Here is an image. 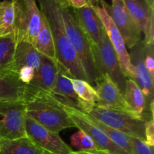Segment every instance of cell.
<instances>
[{
	"instance_id": "obj_13",
	"label": "cell",
	"mask_w": 154,
	"mask_h": 154,
	"mask_svg": "<svg viewBox=\"0 0 154 154\" xmlns=\"http://www.w3.org/2000/svg\"><path fill=\"white\" fill-rule=\"evenodd\" d=\"M58 72V62L42 55V63L38 70L25 87L24 102H27L40 93H49L55 84Z\"/></svg>"
},
{
	"instance_id": "obj_15",
	"label": "cell",
	"mask_w": 154,
	"mask_h": 154,
	"mask_svg": "<svg viewBox=\"0 0 154 154\" xmlns=\"http://www.w3.org/2000/svg\"><path fill=\"white\" fill-rule=\"evenodd\" d=\"M128 11L141 33L145 44H153L154 42V8L146 0H123Z\"/></svg>"
},
{
	"instance_id": "obj_17",
	"label": "cell",
	"mask_w": 154,
	"mask_h": 154,
	"mask_svg": "<svg viewBox=\"0 0 154 154\" xmlns=\"http://www.w3.org/2000/svg\"><path fill=\"white\" fill-rule=\"evenodd\" d=\"M93 88L98 96L96 107L127 111L123 94L108 75H103Z\"/></svg>"
},
{
	"instance_id": "obj_14",
	"label": "cell",
	"mask_w": 154,
	"mask_h": 154,
	"mask_svg": "<svg viewBox=\"0 0 154 154\" xmlns=\"http://www.w3.org/2000/svg\"><path fill=\"white\" fill-rule=\"evenodd\" d=\"M144 48L145 43L141 39L130 48L129 55L134 69L133 81L144 93L147 102V110H148L147 105L153 102V78L144 66Z\"/></svg>"
},
{
	"instance_id": "obj_33",
	"label": "cell",
	"mask_w": 154,
	"mask_h": 154,
	"mask_svg": "<svg viewBox=\"0 0 154 154\" xmlns=\"http://www.w3.org/2000/svg\"><path fill=\"white\" fill-rule=\"evenodd\" d=\"M99 2H100V0H87V5H89L91 7L99 6Z\"/></svg>"
},
{
	"instance_id": "obj_2",
	"label": "cell",
	"mask_w": 154,
	"mask_h": 154,
	"mask_svg": "<svg viewBox=\"0 0 154 154\" xmlns=\"http://www.w3.org/2000/svg\"><path fill=\"white\" fill-rule=\"evenodd\" d=\"M60 11L68 39L79 58L87 81L94 87L100 76L95 63L91 43L75 17L72 8L60 5Z\"/></svg>"
},
{
	"instance_id": "obj_35",
	"label": "cell",
	"mask_w": 154,
	"mask_h": 154,
	"mask_svg": "<svg viewBox=\"0 0 154 154\" xmlns=\"http://www.w3.org/2000/svg\"><path fill=\"white\" fill-rule=\"evenodd\" d=\"M146 1L152 8H154V0H146Z\"/></svg>"
},
{
	"instance_id": "obj_20",
	"label": "cell",
	"mask_w": 154,
	"mask_h": 154,
	"mask_svg": "<svg viewBox=\"0 0 154 154\" xmlns=\"http://www.w3.org/2000/svg\"><path fill=\"white\" fill-rule=\"evenodd\" d=\"M26 85L14 72H0V102L23 101Z\"/></svg>"
},
{
	"instance_id": "obj_30",
	"label": "cell",
	"mask_w": 154,
	"mask_h": 154,
	"mask_svg": "<svg viewBox=\"0 0 154 154\" xmlns=\"http://www.w3.org/2000/svg\"><path fill=\"white\" fill-rule=\"evenodd\" d=\"M145 141L148 145L154 146L153 118H150L145 121Z\"/></svg>"
},
{
	"instance_id": "obj_32",
	"label": "cell",
	"mask_w": 154,
	"mask_h": 154,
	"mask_svg": "<svg viewBox=\"0 0 154 154\" xmlns=\"http://www.w3.org/2000/svg\"><path fill=\"white\" fill-rule=\"evenodd\" d=\"M72 154H108L101 150L98 151H72Z\"/></svg>"
},
{
	"instance_id": "obj_3",
	"label": "cell",
	"mask_w": 154,
	"mask_h": 154,
	"mask_svg": "<svg viewBox=\"0 0 154 154\" xmlns=\"http://www.w3.org/2000/svg\"><path fill=\"white\" fill-rule=\"evenodd\" d=\"M25 103L27 117L51 132L75 127L64 107L48 93H38Z\"/></svg>"
},
{
	"instance_id": "obj_9",
	"label": "cell",
	"mask_w": 154,
	"mask_h": 154,
	"mask_svg": "<svg viewBox=\"0 0 154 154\" xmlns=\"http://www.w3.org/2000/svg\"><path fill=\"white\" fill-rule=\"evenodd\" d=\"M64 109L75 123V127L90 136L99 150L108 154H129L113 142L106 134L92 121L87 114L67 107H64Z\"/></svg>"
},
{
	"instance_id": "obj_27",
	"label": "cell",
	"mask_w": 154,
	"mask_h": 154,
	"mask_svg": "<svg viewBox=\"0 0 154 154\" xmlns=\"http://www.w3.org/2000/svg\"><path fill=\"white\" fill-rule=\"evenodd\" d=\"M71 144L78 151H98L99 148L90 136L82 130L75 132L70 138Z\"/></svg>"
},
{
	"instance_id": "obj_23",
	"label": "cell",
	"mask_w": 154,
	"mask_h": 154,
	"mask_svg": "<svg viewBox=\"0 0 154 154\" xmlns=\"http://www.w3.org/2000/svg\"><path fill=\"white\" fill-rule=\"evenodd\" d=\"M70 78L74 90L82 103L85 114H88L98 101L97 93L92 85L87 81L78 78Z\"/></svg>"
},
{
	"instance_id": "obj_24",
	"label": "cell",
	"mask_w": 154,
	"mask_h": 154,
	"mask_svg": "<svg viewBox=\"0 0 154 154\" xmlns=\"http://www.w3.org/2000/svg\"><path fill=\"white\" fill-rule=\"evenodd\" d=\"M16 45L17 40L14 35L0 36V72L1 73L14 72L12 71V67H13Z\"/></svg>"
},
{
	"instance_id": "obj_28",
	"label": "cell",
	"mask_w": 154,
	"mask_h": 154,
	"mask_svg": "<svg viewBox=\"0 0 154 154\" xmlns=\"http://www.w3.org/2000/svg\"><path fill=\"white\" fill-rule=\"evenodd\" d=\"M133 154H153V147L148 145L145 141L130 136Z\"/></svg>"
},
{
	"instance_id": "obj_34",
	"label": "cell",
	"mask_w": 154,
	"mask_h": 154,
	"mask_svg": "<svg viewBox=\"0 0 154 154\" xmlns=\"http://www.w3.org/2000/svg\"><path fill=\"white\" fill-rule=\"evenodd\" d=\"M57 1L63 7H71L69 0H57Z\"/></svg>"
},
{
	"instance_id": "obj_29",
	"label": "cell",
	"mask_w": 154,
	"mask_h": 154,
	"mask_svg": "<svg viewBox=\"0 0 154 154\" xmlns=\"http://www.w3.org/2000/svg\"><path fill=\"white\" fill-rule=\"evenodd\" d=\"M153 44H145L144 48V66L150 73V76L154 77V59Z\"/></svg>"
},
{
	"instance_id": "obj_31",
	"label": "cell",
	"mask_w": 154,
	"mask_h": 154,
	"mask_svg": "<svg viewBox=\"0 0 154 154\" xmlns=\"http://www.w3.org/2000/svg\"><path fill=\"white\" fill-rule=\"evenodd\" d=\"M71 7L73 8H80L85 6L87 3V0H69Z\"/></svg>"
},
{
	"instance_id": "obj_10",
	"label": "cell",
	"mask_w": 154,
	"mask_h": 154,
	"mask_svg": "<svg viewBox=\"0 0 154 154\" xmlns=\"http://www.w3.org/2000/svg\"><path fill=\"white\" fill-rule=\"evenodd\" d=\"M92 8L103 24L108 39L117 54L118 61L120 63V67H121L123 74L126 78H128V79L133 80L134 69L130 62L129 53L126 49L124 39L116 27L114 21L112 20L110 15L108 14V13L104 8H102V6L101 7L96 6V7Z\"/></svg>"
},
{
	"instance_id": "obj_7",
	"label": "cell",
	"mask_w": 154,
	"mask_h": 154,
	"mask_svg": "<svg viewBox=\"0 0 154 154\" xmlns=\"http://www.w3.org/2000/svg\"><path fill=\"white\" fill-rule=\"evenodd\" d=\"M26 117L24 101L0 102V138L13 140L26 136Z\"/></svg>"
},
{
	"instance_id": "obj_36",
	"label": "cell",
	"mask_w": 154,
	"mask_h": 154,
	"mask_svg": "<svg viewBox=\"0 0 154 154\" xmlns=\"http://www.w3.org/2000/svg\"><path fill=\"white\" fill-rule=\"evenodd\" d=\"M43 154H54V153H49V152H47V151H45V152H44Z\"/></svg>"
},
{
	"instance_id": "obj_8",
	"label": "cell",
	"mask_w": 154,
	"mask_h": 154,
	"mask_svg": "<svg viewBox=\"0 0 154 154\" xmlns=\"http://www.w3.org/2000/svg\"><path fill=\"white\" fill-rule=\"evenodd\" d=\"M111 1V5L104 0H100L99 3L114 21L116 27L124 39L126 46L130 49L141 39V32L128 11L123 0Z\"/></svg>"
},
{
	"instance_id": "obj_1",
	"label": "cell",
	"mask_w": 154,
	"mask_h": 154,
	"mask_svg": "<svg viewBox=\"0 0 154 154\" xmlns=\"http://www.w3.org/2000/svg\"><path fill=\"white\" fill-rule=\"evenodd\" d=\"M36 1L38 2L41 13L47 20L51 29L59 65L63 68L69 78L87 81L79 58L66 35L60 5L57 0Z\"/></svg>"
},
{
	"instance_id": "obj_18",
	"label": "cell",
	"mask_w": 154,
	"mask_h": 154,
	"mask_svg": "<svg viewBox=\"0 0 154 154\" xmlns=\"http://www.w3.org/2000/svg\"><path fill=\"white\" fill-rule=\"evenodd\" d=\"M75 16L81 28L87 34L92 46H98L105 32L102 21L93 8L89 5L80 8H73Z\"/></svg>"
},
{
	"instance_id": "obj_11",
	"label": "cell",
	"mask_w": 154,
	"mask_h": 154,
	"mask_svg": "<svg viewBox=\"0 0 154 154\" xmlns=\"http://www.w3.org/2000/svg\"><path fill=\"white\" fill-rule=\"evenodd\" d=\"M42 63V54L34 45L26 42H17L15 49L12 71L24 84L34 78Z\"/></svg>"
},
{
	"instance_id": "obj_12",
	"label": "cell",
	"mask_w": 154,
	"mask_h": 154,
	"mask_svg": "<svg viewBox=\"0 0 154 154\" xmlns=\"http://www.w3.org/2000/svg\"><path fill=\"white\" fill-rule=\"evenodd\" d=\"M26 136L32 140L38 147L54 154H72L73 150L63 141L59 133L48 130L26 117Z\"/></svg>"
},
{
	"instance_id": "obj_25",
	"label": "cell",
	"mask_w": 154,
	"mask_h": 154,
	"mask_svg": "<svg viewBox=\"0 0 154 154\" xmlns=\"http://www.w3.org/2000/svg\"><path fill=\"white\" fill-rule=\"evenodd\" d=\"M15 36V11L11 0L0 1V36Z\"/></svg>"
},
{
	"instance_id": "obj_16",
	"label": "cell",
	"mask_w": 154,
	"mask_h": 154,
	"mask_svg": "<svg viewBox=\"0 0 154 154\" xmlns=\"http://www.w3.org/2000/svg\"><path fill=\"white\" fill-rule=\"evenodd\" d=\"M48 94L63 106L85 114L82 103L74 90L70 78L60 65L55 84Z\"/></svg>"
},
{
	"instance_id": "obj_19",
	"label": "cell",
	"mask_w": 154,
	"mask_h": 154,
	"mask_svg": "<svg viewBox=\"0 0 154 154\" xmlns=\"http://www.w3.org/2000/svg\"><path fill=\"white\" fill-rule=\"evenodd\" d=\"M127 112L139 119L144 118L146 113L153 112L147 110V102L145 96L138 84L132 79H127L123 94Z\"/></svg>"
},
{
	"instance_id": "obj_21",
	"label": "cell",
	"mask_w": 154,
	"mask_h": 154,
	"mask_svg": "<svg viewBox=\"0 0 154 154\" xmlns=\"http://www.w3.org/2000/svg\"><path fill=\"white\" fill-rule=\"evenodd\" d=\"M0 150L2 154H43L45 152L27 136L13 140L0 138Z\"/></svg>"
},
{
	"instance_id": "obj_26",
	"label": "cell",
	"mask_w": 154,
	"mask_h": 154,
	"mask_svg": "<svg viewBox=\"0 0 154 154\" xmlns=\"http://www.w3.org/2000/svg\"><path fill=\"white\" fill-rule=\"evenodd\" d=\"M88 115V114H87ZM89 117L91 119L92 121L98 126L100 129H102L107 136L114 143H115L117 146L124 150L125 151L127 152L129 154H133L132 153V144H131L130 141V136L126 135L123 132H120L118 130L113 129V128L110 127V126H107V125L104 124L102 122L99 121L96 119L93 118L91 116L88 115Z\"/></svg>"
},
{
	"instance_id": "obj_22",
	"label": "cell",
	"mask_w": 154,
	"mask_h": 154,
	"mask_svg": "<svg viewBox=\"0 0 154 154\" xmlns=\"http://www.w3.org/2000/svg\"><path fill=\"white\" fill-rule=\"evenodd\" d=\"M34 47L42 55L57 61L55 45L48 22L42 15L41 26L37 34Z\"/></svg>"
},
{
	"instance_id": "obj_6",
	"label": "cell",
	"mask_w": 154,
	"mask_h": 154,
	"mask_svg": "<svg viewBox=\"0 0 154 154\" xmlns=\"http://www.w3.org/2000/svg\"><path fill=\"white\" fill-rule=\"evenodd\" d=\"M92 48L100 78L103 75H108L123 96L127 78L122 71L117 54L108 39L106 32H104L100 44L98 46H92Z\"/></svg>"
},
{
	"instance_id": "obj_4",
	"label": "cell",
	"mask_w": 154,
	"mask_h": 154,
	"mask_svg": "<svg viewBox=\"0 0 154 154\" xmlns=\"http://www.w3.org/2000/svg\"><path fill=\"white\" fill-rule=\"evenodd\" d=\"M15 11V38L34 45L42 14L36 0H11Z\"/></svg>"
},
{
	"instance_id": "obj_5",
	"label": "cell",
	"mask_w": 154,
	"mask_h": 154,
	"mask_svg": "<svg viewBox=\"0 0 154 154\" xmlns=\"http://www.w3.org/2000/svg\"><path fill=\"white\" fill-rule=\"evenodd\" d=\"M88 115L131 137L145 141V121L127 111L93 107Z\"/></svg>"
},
{
	"instance_id": "obj_37",
	"label": "cell",
	"mask_w": 154,
	"mask_h": 154,
	"mask_svg": "<svg viewBox=\"0 0 154 154\" xmlns=\"http://www.w3.org/2000/svg\"><path fill=\"white\" fill-rule=\"evenodd\" d=\"M0 154H2V153H1V150H0Z\"/></svg>"
}]
</instances>
